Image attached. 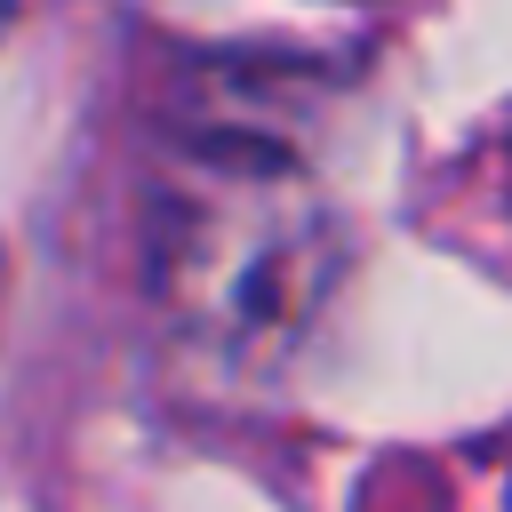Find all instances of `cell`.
<instances>
[{
	"instance_id": "obj_2",
	"label": "cell",
	"mask_w": 512,
	"mask_h": 512,
	"mask_svg": "<svg viewBox=\"0 0 512 512\" xmlns=\"http://www.w3.org/2000/svg\"><path fill=\"white\" fill-rule=\"evenodd\" d=\"M8 8H16V0H0V24H8Z\"/></svg>"
},
{
	"instance_id": "obj_1",
	"label": "cell",
	"mask_w": 512,
	"mask_h": 512,
	"mask_svg": "<svg viewBox=\"0 0 512 512\" xmlns=\"http://www.w3.org/2000/svg\"><path fill=\"white\" fill-rule=\"evenodd\" d=\"M152 288L224 352L296 344L328 280V208L296 152L240 120H200L152 160Z\"/></svg>"
}]
</instances>
